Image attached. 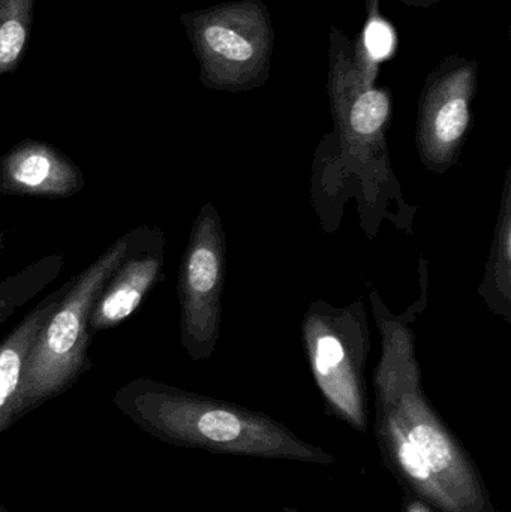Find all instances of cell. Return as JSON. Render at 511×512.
Here are the masks:
<instances>
[{
    "mask_svg": "<svg viewBox=\"0 0 511 512\" xmlns=\"http://www.w3.org/2000/svg\"><path fill=\"white\" fill-rule=\"evenodd\" d=\"M284 512H300V511L294 510V508L285 507Z\"/></svg>",
    "mask_w": 511,
    "mask_h": 512,
    "instance_id": "17",
    "label": "cell"
},
{
    "mask_svg": "<svg viewBox=\"0 0 511 512\" xmlns=\"http://www.w3.org/2000/svg\"><path fill=\"white\" fill-rule=\"evenodd\" d=\"M86 186L83 171L53 144L20 141L0 158V194L9 197H74Z\"/></svg>",
    "mask_w": 511,
    "mask_h": 512,
    "instance_id": "10",
    "label": "cell"
},
{
    "mask_svg": "<svg viewBox=\"0 0 511 512\" xmlns=\"http://www.w3.org/2000/svg\"><path fill=\"white\" fill-rule=\"evenodd\" d=\"M0 512H6L5 508H3L2 505H0Z\"/></svg>",
    "mask_w": 511,
    "mask_h": 512,
    "instance_id": "18",
    "label": "cell"
},
{
    "mask_svg": "<svg viewBox=\"0 0 511 512\" xmlns=\"http://www.w3.org/2000/svg\"><path fill=\"white\" fill-rule=\"evenodd\" d=\"M113 402L144 432L177 447L318 466L336 463L332 454L263 412L146 376L120 387Z\"/></svg>",
    "mask_w": 511,
    "mask_h": 512,
    "instance_id": "3",
    "label": "cell"
},
{
    "mask_svg": "<svg viewBox=\"0 0 511 512\" xmlns=\"http://www.w3.org/2000/svg\"><path fill=\"white\" fill-rule=\"evenodd\" d=\"M476 292L492 315L511 322V168L504 180L485 277Z\"/></svg>",
    "mask_w": 511,
    "mask_h": 512,
    "instance_id": "12",
    "label": "cell"
},
{
    "mask_svg": "<svg viewBox=\"0 0 511 512\" xmlns=\"http://www.w3.org/2000/svg\"><path fill=\"white\" fill-rule=\"evenodd\" d=\"M72 280L39 303L0 343V433L17 420L18 394L30 349L72 285Z\"/></svg>",
    "mask_w": 511,
    "mask_h": 512,
    "instance_id": "11",
    "label": "cell"
},
{
    "mask_svg": "<svg viewBox=\"0 0 511 512\" xmlns=\"http://www.w3.org/2000/svg\"><path fill=\"white\" fill-rule=\"evenodd\" d=\"M5 246H6V234L0 233V252H2L3 249H5Z\"/></svg>",
    "mask_w": 511,
    "mask_h": 512,
    "instance_id": "16",
    "label": "cell"
},
{
    "mask_svg": "<svg viewBox=\"0 0 511 512\" xmlns=\"http://www.w3.org/2000/svg\"><path fill=\"white\" fill-rule=\"evenodd\" d=\"M62 265V255L47 256L0 283V324L8 318L12 310L20 307L42 286L51 282L62 271Z\"/></svg>",
    "mask_w": 511,
    "mask_h": 512,
    "instance_id": "14",
    "label": "cell"
},
{
    "mask_svg": "<svg viewBox=\"0 0 511 512\" xmlns=\"http://www.w3.org/2000/svg\"><path fill=\"white\" fill-rule=\"evenodd\" d=\"M227 279V237L215 204L207 203L192 224L180 262L177 294L180 342L192 361L212 357L221 337Z\"/></svg>",
    "mask_w": 511,
    "mask_h": 512,
    "instance_id": "7",
    "label": "cell"
},
{
    "mask_svg": "<svg viewBox=\"0 0 511 512\" xmlns=\"http://www.w3.org/2000/svg\"><path fill=\"white\" fill-rule=\"evenodd\" d=\"M419 300L396 315L380 292L369 294L381 336L372 375L375 438L405 495L434 512H497L479 469L429 402L413 322L428 307L429 262L419 258Z\"/></svg>",
    "mask_w": 511,
    "mask_h": 512,
    "instance_id": "1",
    "label": "cell"
},
{
    "mask_svg": "<svg viewBox=\"0 0 511 512\" xmlns=\"http://www.w3.org/2000/svg\"><path fill=\"white\" fill-rule=\"evenodd\" d=\"M306 360L327 411L357 432L368 429L366 366L371 352L362 300L344 307L312 301L302 319Z\"/></svg>",
    "mask_w": 511,
    "mask_h": 512,
    "instance_id": "6",
    "label": "cell"
},
{
    "mask_svg": "<svg viewBox=\"0 0 511 512\" xmlns=\"http://www.w3.org/2000/svg\"><path fill=\"white\" fill-rule=\"evenodd\" d=\"M380 63L359 39L330 30L329 90L333 131L318 144L311 176V201L326 233L341 225L356 201L360 227L374 240L384 221L413 234L417 207L405 200L390 158L393 96L378 84Z\"/></svg>",
    "mask_w": 511,
    "mask_h": 512,
    "instance_id": "2",
    "label": "cell"
},
{
    "mask_svg": "<svg viewBox=\"0 0 511 512\" xmlns=\"http://www.w3.org/2000/svg\"><path fill=\"white\" fill-rule=\"evenodd\" d=\"M36 0H0V75L14 74L26 57Z\"/></svg>",
    "mask_w": 511,
    "mask_h": 512,
    "instance_id": "13",
    "label": "cell"
},
{
    "mask_svg": "<svg viewBox=\"0 0 511 512\" xmlns=\"http://www.w3.org/2000/svg\"><path fill=\"white\" fill-rule=\"evenodd\" d=\"M165 240L161 230L144 228L140 240L120 262L93 304L89 334L110 330L126 321L156 283L164 277Z\"/></svg>",
    "mask_w": 511,
    "mask_h": 512,
    "instance_id": "9",
    "label": "cell"
},
{
    "mask_svg": "<svg viewBox=\"0 0 511 512\" xmlns=\"http://www.w3.org/2000/svg\"><path fill=\"white\" fill-rule=\"evenodd\" d=\"M479 62L453 54L426 78L419 101L416 147L423 167L434 174L452 170L473 125Z\"/></svg>",
    "mask_w": 511,
    "mask_h": 512,
    "instance_id": "8",
    "label": "cell"
},
{
    "mask_svg": "<svg viewBox=\"0 0 511 512\" xmlns=\"http://www.w3.org/2000/svg\"><path fill=\"white\" fill-rule=\"evenodd\" d=\"M405 5L417 6V8H429L434 3L441 2V0H402Z\"/></svg>",
    "mask_w": 511,
    "mask_h": 512,
    "instance_id": "15",
    "label": "cell"
},
{
    "mask_svg": "<svg viewBox=\"0 0 511 512\" xmlns=\"http://www.w3.org/2000/svg\"><path fill=\"white\" fill-rule=\"evenodd\" d=\"M144 228L117 240L86 270L81 271L39 331L24 366L17 418L68 390L92 367L89 355V315L108 279L134 249Z\"/></svg>",
    "mask_w": 511,
    "mask_h": 512,
    "instance_id": "4",
    "label": "cell"
},
{
    "mask_svg": "<svg viewBox=\"0 0 511 512\" xmlns=\"http://www.w3.org/2000/svg\"><path fill=\"white\" fill-rule=\"evenodd\" d=\"M180 23L207 89L248 92L269 81L275 30L263 0H234L183 12Z\"/></svg>",
    "mask_w": 511,
    "mask_h": 512,
    "instance_id": "5",
    "label": "cell"
}]
</instances>
